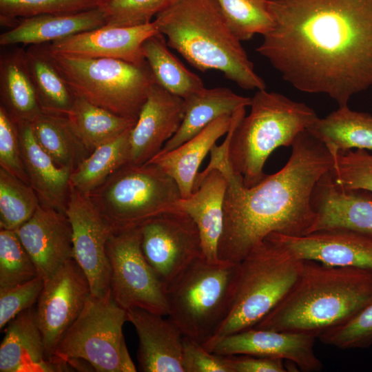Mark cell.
Instances as JSON below:
<instances>
[{"label":"cell","instance_id":"cell-27","mask_svg":"<svg viewBox=\"0 0 372 372\" xmlns=\"http://www.w3.org/2000/svg\"><path fill=\"white\" fill-rule=\"evenodd\" d=\"M185 100V114L176 133L160 152H169L189 140L224 115H232L240 108L250 106L251 98L234 93L227 87H204Z\"/></svg>","mask_w":372,"mask_h":372},{"label":"cell","instance_id":"cell-12","mask_svg":"<svg viewBox=\"0 0 372 372\" xmlns=\"http://www.w3.org/2000/svg\"><path fill=\"white\" fill-rule=\"evenodd\" d=\"M139 227L143 254L167 289L192 262L203 256L197 226L184 211L169 209Z\"/></svg>","mask_w":372,"mask_h":372},{"label":"cell","instance_id":"cell-39","mask_svg":"<svg viewBox=\"0 0 372 372\" xmlns=\"http://www.w3.org/2000/svg\"><path fill=\"white\" fill-rule=\"evenodd\" d=\"M178 0H99L107 26L128 27L151 23Z\"/></svg>","mask_w":372,"mask_h":372},{"label":"cell","instance_id":"cell-5","mask_svg":"<svg viewBox=\"0 0 372 372\" xmlns=\"http://www.w3.org/2000/svg\"><path fill=\"white\" fill-rule=\"evenodd\" d=\"M250 107L247 116L245 107L234 113L226 134L231 169L247 187L266 177L265 162L276 149L291 146L298 136L318 119L305 103L265 89L257 90Z\"/></svg>","mask_w":372,"mask_h":372},{"label":"cell","instance_id":"cell-3","mask_svg":"<svg viewBox=\"0 0 372 372\" xmlns=\"http://www.w3.org/2000/svg\"><path fill=\"white\" fill-rule=\"evenodd\" d=\"M371 302L372 270L302 260L292 288L253 328L304 332L318 338Z\"/></svg>","mask_w":372,"mask_h":372},{"label":"cell","instance_id":"cell-44","mask_svg":"<svg viewBox=\"0 0 372 372\" xmlns=\"http://www.w3.org/2000/svg\"><path fill=\"white\" fill-rule=\"evenodd\" d=\"M183 363L185 372H233L230 355L216 354L201 343L183 336Z\"/></svg>","mask_w":372,"mask_h":372},{"label":"cell","instance_id":"cell-7","mask_svg":"<svg viewBox=\"0 0 372 372\" xmlns=\"http://www.w3.org/2000/svg\"><path fill=\"white\" fill-rule=\"evenodd\" d=\"M238 269L239 262L201 256L168 286V316L184 335L203 345L214 336L231 310Z\"/></svg>","mask_w":372,"mask_h":372},{"label":"cell","instance_id":"cell-45","mask_svg":"<svg viewBox=\"0 0 372 372\" xmlns=\"http://www.w3.org/2000/svg\"><path fill=\"white\" fill-rule=\"evenodd\" d=\"M233 372H286L283 360L248 355H230Z\"/></svg>","mask_w":372,"mask_h":372},{"label":"cell","instance_id":"cell-16","mask_svg":"<svg viewBox=\"0 0 372 372\" xmlns=\"http://www.w3.org/2000/svg\"><path fill=\"white\" fill-rule=\"evenodd\" d=\"M15 231L45 280L74 258L72 227L63 212L40 203Z\"/></svg>","mask_w":372,"mask_h":372},{"label":"cell","instance_id":"cell-4","mask_svg":"<svg viewBox=\"0 0 372 372\" xmlns=\"http://www.w3.org/2000/svg\"><path fill=\"white\" fill-rule=\"evenodd\" d=\"M169 47L201 72L220 71L245 90H265L216 0H178L152 21Z\"/></svg>","mask_w":372,"mask_h":372},{"label":"cell","instance_id":"cell-22","mask_svg":"<svg viewBox=\"0 0 372 372\" xmlns=\"http://www.w3.org/2000/svg\"><path fill=\"white\" fill-rule=\"evenodd\" d=\"M227 181L217 169L198 172L192 194L178 200L172 209L187 214L199 231L203 254L211 263L220 262L218 247L222 234Z\"/></svg>","mask_w":372,"mask_h":372},{"label":"cell","instance_id":"cell-38","mask_svg":"<svg viewBox=\"0 0 372 372\" xmlns=\"http://www.w3.org/2000/svg\"><path fill=\"white\" fill-rule=\"evenodd\" d=\"M99 0H0V23L15 27L20 19L44 14H67L98 7Z\"/></svg>","mask_w":372,"mask_h":372},{"label":"cell","instance_id":"cell-36","mask_svg":"<svg viewBox=\"0 0 372 372\" xmlns=\"http://www.w3.org/2000/svg\"><path fill=\"white\" fill-rule=\"evenodd\" d=\"M227 23L236 37L248 41L256 34L262 36L273 21L267 0H216Z\"/></svg>","mask_w":372,"mask_h":372},{"label":"cell","instance_id":"cell-14","mask_svg":"<svg viewBox=\"0 0 372 372\" xmlns=\"http://www.w3.org/2000/svg\"><path fill=\"white\" fill-rule=\"evenodd\" d=\"M91 294L88 279L74 258L45 280L35 309V318L48 361L52 362L57 344L79 317Z\"/></svg>","mask_w":372,"mask_h":372},{"label":"cell","instance_id":"cell-20","mask_svg":"<svg viewBox=\"0 0 372 372\" xmlns=\"http://www.w3.org/2000/svg\"><path fill=\"white\" fill-rule=\"evenodd\" d=\"M311 203L316 217L309 233L346 229L372 236L371 192L342 188L329 171L316 183Z\"/></svg>","mask_w":372,"mask_h":372},{"label":"cell","instance_id":"cell-1","mask_svg":"<svg viewBox=\"0 0 372 372\" xmlns=\"http://www.w3.org/2000/svg\"><path fill=\"white\" fill-rule=\"evenodd\" d=\"M256 51L296 89L339 106L372 86V0H267Z\"/></svg>","mask_w":372,"mask_h":372},{"label":"cell","instance_id":"cell-18","mask_svg":"<svg viewBox=\"0 0 372 372\" xmlns=\"http://www.w3.org/2000/svg\"><path fill=\"white\" fill-rule=\"evenodd\" d=\"M185 100L155 83L130 132L131 163L143 165L158 154L178 130Z\"/></svg>","mask_w":372,"mask_h":372},{"label":"cell","instance_id":"cell-31","mask_svg":"<svg viewBox=\"0 0 372 372\" xmlns=\"http://www.w3.org/2000/svg\"><path fill=\"white\" fill-rule=\"evenodd\" d=\"M31 125L40 147L60 167L72 172L91 154L68 116L42 112Z\"/></svg>","mask_w":372,"mask_h":372},{"label":"cell","instance_id":"cell-15","mask_svg":"<svg viewBox=\"0 0 372 372\" xmlns=\"http://www.w3.org/2000/svg\"><path fill=\"white\" fill-rule=\"evenodd\" d=\"M316 338L304 332L251 328L220 338L209 351L222 355L278 358L295 364L302 371H319L322 363L314 351Z\"/></svg>","mask_w":372,"mask_h":372},{"label":"cell","instance_id":"cell-24","mask_svg":"<svg viewBox=\"0 0 372 372\" xmlns=\"http://www.w3.org/2000/svg\"><path fill=\"white\" fill-rule=\"evenodd\" d=\"M0 345V371H61L45 357L44 341L35 318V309L29 308L7 325Z\"/></svg>","mask_w":372,"mask_h":372},{"label":"cell","instance_id":"cell-37","mask_svg":"<svg viewBox=\"0 0 372 372\" xmlns=\"http://www.w3.org/2000/svg\"><path fill=\"white\" fill-rule=\"evenodd\" d=\"M39 276L36 266L14 230L0 231V291Z\"/></svg>","mask_w":372,"mask_h":372},{"label":"cell","instance_id":"cell-2","mask_svg":"<svg viewBox=\"0 0 372 372\" xmlns=\"http://www.w3.org/2000/svg\"><path fill=\"white\" fill-rule=\"evenodd\" d=\"M205 170L217 169L227 181L222 234L218 247L221 262L238 263L266 236L278 233L302 236L310 232L316 214L311 199L320 178L333 165L324 144L307 130L291 145L285 166L258 184L245 187L227 158V141L210 151Z\"/></svg>","mask_w":372,"mask_h":372},{"label":"cell","instance_id":"cell-33","mask_svg":"<svg viewBox=\"0 0 372 372\" xmlns=\"http://www.w3.org/2000/svg\"><path fill=\"white\" fill-rule=\"evenodd\" d=\"M68 118L75 133L90 152L132 129L136 122L77 96Z\"/></svg>","mask_w":372,"mask_h":372},{"label":"cell","instance_id":"cell-34","mask_svg":"<svg viewBox=\"0 0 372 372\" xmlns=\"http://www.w3.org/2000/svg\"><path fill=\"white\" fill-rule=\"evenodd\" d=\"M132 129L91 152L90 156L72 172L70 177V186L87 195L103 183L119 167L130 163Z\"/></svg>","mask_w":372,"mask_h":372},{"label":"cell","instance_id":"cell-35","mask_svg":"<svg viewBox=\"0 0 372 372\" xmlns=\"http://www.w3.org/2000/svg\"><path fill=\"white\" fill-rule=\"evenodd\" d=\"M40 204L34 189L0 167V228L15 231Z\"/></svg>","mask_w":372,"mask_h":372},{"label":"cell","instance_id":"cell-29","mask_svg":"<svg viewBox=\"0 0 372 372\" xmlns=\"http://www.w3.org/2000/svg\"><path fill=\"white\" fill-rule=\"evenodd\" d=\"M307 130L322 142L334 157L338 152L351 149L372 151V115L338 109L313 123Z\"/></svg>","mask_w":372,"mask_h":372},{"label":"cell","instance_id":"cell-30","mask_svg":"<svg viewBox=\"0 0 372 372\" xmlns=\"http://www.w3.org/2000/svg\"><path fill=\"white\" fill-rule=\"evenodd\" d=\"M25 58L43 112L68 116L76 99L45 44L32 45Z\"/></svg>","mask_w":372,"mask_h":372},{"label":"cell","instance_id":"cell-28","mask_svg":"<svg viewBox=\"0 0 372 372\" xmlns=\"http://www.w3.org/2000/svg\"><path fill=\"white\" fill-rule=\"evenodd\" d=\"M0 98L1 105L17 123H31L43 112L23 48L1 53Z\"/></svg>","mask_w":372,"mask_h":372},{"label":"cell","instance_id":"cell-26","mask_svg":"<svg viewBox=\"0 0 372 372\" xmlns=\"http://www.w3.org/2000/svg\"><path fill=\"white\" fill-rule=\"evenodd\" d=\"M233 114L220 116L178 147L169 152H159L148 161L158 165L176 181L181 198H187L192 194L202 161L216 141L228 132Z\"/></svg>","mask_w":372,"mask_h":372},{"label":"cell","instance_id":"cell-13","mask_svg":"<svg viewBox=\"0 0 372 372\" xmlns=\"http://www.w3.org/2000/svg\"><path fill=\"white\" fill-rule=\"evenodd\" d=\"M72 227L74 258L87 276L91 293L110 291L106 244L114 229L90 197L70 186L65 212Z\"/></svg>","mask_w":372,"mask_h":372},{"label":"cell","instance_id":"cell-19","mask_svg":"<svg viewBox=\"0 0 372 372\" xmlns=\"http://www.w3.org/2000/svg\"><path fill=\"white\" fill-rule=\"evenodd\" d=\"M269 235L300 259L372 270V236L346 229L316 231L302 236Z\"/></svg>","mask_w":372,"mask_h":372},{"label":"cell","instance_id":"cell-43","mask_svg":"<svg viewBox=\"0 0 372 372\" xmlns=\"http://www.w3.org/2000/svg\"><path fill=\"white\" fill-rule=\"evenodd\" d=\"M45 280L41 276L24 283L0 291V329L38 301Z\"/></svg>","mask_w":372,"mask_h":372},{"label":"cell","instance_id":"cell-25","mask_svg":"<svg viewBox=\"0 0 372 372\" xmlns=\"http://www.w3.org/2000/svg\"><path fill=\"white\" fill-rule=\"evenodd\" d=\"M105 25L98 7L75 13L40 14L20 19L15 27L0 34V45H41Z\"/></svg>","mask_w":372,"mask_h":372},{"label":"cell","instance_id":"cell-10","mask_svg":"<svg viewBox=\"0 0 372 372\" xmlns=\"http://www.w3.org/2000/svg\"><path fill=\"white\" fill-rule=\"evenodd\" d=\"M87 196L114 231L139 227L181 198L176 181L150 162L125 164Z\"/></svg>","mask_w":372,"mask_h":372},{"label":"cell","instance_id":"cell-17","mask_svg":"<svg viewBox=\"0 0 372 372\" xmlns=\"http://www.w3.org/2000/svg\"><path fill=\"white\" fill-rule=\"evenodd\" d=\"M158 32L153 21L136 26L110 27L75 34L45 43L52 54L85 58H109L143 64L146 62L142 45Z\"/></svg>","mask_w":372,"mask_h":372},{"label":"cell","instance_id":"cell-6","mask_svg":"<svg viewBox=\"0 0 372 372\" xmlns=\"http://www.w3.org/2000/svg\"><path fill=\"white\" fill-rule=\"evenodd\" d=\"M302 259L268 235L239 262L231 310L214 336L203 346L209 350L220 338L253 328L288 293Z\"/></svg>","mask_w":372,"mask_h":372},{"label":"cell","instance_id":"cell-8","mask_svg":"<svg viewBox=\"0 0 372 372\" xmlns=\"http://www.w3.org/2000/svg\"><path fill=\"white\" fill-rule=\"evenodd\" d=\"M49 53L76 96L128 118L137 120L156 83L147 61Z\"/></svg>","mask_w":372,"mask_h":372},{"label":"cell","instance_id":"cell-32","mask_svg":"<svg viewBox=\"0 0 372 372\" xmlns=\"http://www.w3.org/2000/svg\"><path fill=\"white\" fill-rule=\"evenodd\" d=\"M142 50L156 82L168 92L185 99L205 87L202 79L170 52L161 33L148 37Z\"/></svg>","mask_w":372,"mask_h":372},{"label":"cell","instance_id":"cell-11","mask_svg":"<svg viewBox=\"0 0 372 372\" xmlns=\"http://www.w3.org/2000/svg\"><path fill=\"white\" fill-rule=\"evenodd\" d=\"M106 254L114 301L126 311L141 308L168 316L167 288L143 254L140 227L114 231Z\"/></svg>","mask_w":372,"mask_h":372},{"label":"cell","instance_id":"cell-23","mask_svg":"<svg viewBox=\"0 0 372 372\" xmlns=\"http://www.w3.org/2000/svg\"><path fill=\"white\" fill-rule=\"evenodd\" d=\"M17 125L21 157L30 186L41 204L65 213L72 172L59 167L40 147L30 123Z\"/></svg>","mask_w":372,"mask_h":372},{"label":"cell","instance_id":"cell-40","mask_svg":"<svg viewBox=\"0 0 372 372\" xmlns=\"http://www.w3.org/2000/svg\"><path fill=\"white\" fill-rule=\"evenodd\" d=\"M329 173L339 187L372 192V154L365 149L339 152Z\"/></svg>","mask_w":372,"mask_h":372},{"label":"cell","instance_id":"cell-41","mask_svg":"<svg viewBox=\"0 0 372 372\" xmlns=\"http://www.w3.org/2000/svg\"><path fill=\"white\" fill-rule=\"evenodd\" d=\"M318 338L341 349L369 348L372 344V302L349 320L322 332Z\"/></svg>","mask_w":372,"mask_h":372},{"label":"cell","instance_id":"cell-42","mask_svg":"<svg viewBox=\"0 0 372 372\" xmlns=\"http://www.w3.org/2000/svg\"><path fill=\"white\" fill-rule=\"evenodd\" d=\"M0 167L30 185L21 157L17 123L1 105Z\"/></svg>","mask_w":372,"mask_h":372},{"label":"cell","instance_id":"cell-9","mask_svg":"<svg viewBox=\"0 0 372 372\" xmlns=\"http://www.w3.org/2000/svg\"><path fill=\"white\" fill-rule=\"evenodd\" d=\"M127 311L113 299L92 294L83 311L57 344L52 361L63 371L75 360L87 362L99 372L136 371L131 359L123 326Z\"/></svg>","mask_w":372,"mask_h":372},{"label":"cell","instance_id":"cell-21","mask_svg":"<svg viewBox=\"0 0 372 372\" xmlns=\"http://www.w3.org/2000/svg\"><path fill=\"white\" fill-rule=\"evenodd\" d=\"M164 316L141 308L127 310V321L138 337L137 358L144 372H185L179 328Z\"/></svg>","mask_w":372,"mask_h":372}]
</instances>
